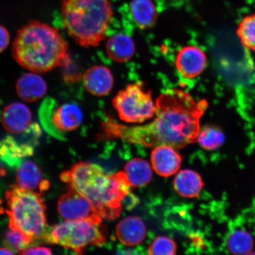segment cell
I'll return each mask as SVG.
<instances>
[{
    "mask_svg": "<svg viewBox=\"0 0 255 255\" xmlns=\"http://www.w3.org/2000/svg\"><path fill=\"white\" fill-rule=\"evenodd\" d=\"M106 227L101 223L82 219L54 225L48 230L45 241L82 255L89 246H103L107 242Z\"/></svg>",
    "mask_w": 255,
    "mask_h": 255,
    "instance_id": "8992f818",
    "label": "cell"
},
{
    "mask_svg": "<svg viewBox=\"0 0 255 255\" xmlns=\"http://www.w3.org/2000/svg\"><path fill=\"white\" fill-rule=\"evenodd\" d=\"M177 245L171 239L159 237L155 239L148 249V254L151 255H174L176 254Z\"/></svg>",
    "mask_w": 255,
    "mask_h": 255,
    "instance_id": "484cf974",
    "label": "cell"
},
{
    "mask_svg": "<svg viewBox=\"0 0 255 255\" xmlns=\"http://www.w3.org/2000/svg\"><path fill=\"white\" fill-rule=\"evenodd\" d=\"M242 44L255 51V14L247 16L239 24L237 31Z\"/></svg>",
    "mask_w": 255,
    "mask_h": 255,
    "instance_id": "cb8c5ba5",
    "label": "cell"
},
{
    "mask_svg": "<svg viewBox=\"0 0 255 255\" xmlns=\"http://www.w3.org/2000/svg\"><path fill=\"white\" fill-rule=\"evenodd\" d=\"M151 162L156 173L162 177H168L179 170L182 158L171 146L160 145L153 149Z\"/></svg>",
    "mask_w": 255,
    "mask_h": 255,
    "instance_id": "7c38bea8",
    "label": "cell"
},
{
    "mask_svg": "<svg viewBox=\"0 0 255 255\" xmlns=\"http://www.w3.org/2000/svg\"><path fill=\"white\" fill-rule=\"evenodd\" d=\"M6 175V171L5 168L0 164V178L5 176Z\"/></svg>",
    "mask_w": 255,
    "mask_h": 255,
    "instance_id": "f546056e",
    "label": "cell"
},
{
    "mask_svg": "<svg viewBox=\"0 0 255 255\" xmlns=\"http://www.w3.org/2000/svg\"><path fill=\"white\" fill-rule=\"evenodd\" d=\"M83 84L89 93L97 97H104L109 94L113 89V75L107 67L93 66L86 71Z\"/></svg>",
    "mask_w": 255,
    "mask_h": 255,
    "instance_id": "4fadbf2b",
    "label": "cell"
},
{
    "mask_svg": "<svg viewBox=\"0 0 255 255\" xmlns=\"http://www.w3.org/2000/svg\"><path fill=\"white\" fill-rule=\"evenodd\" d=\"M16 179L19 186L43 194L49 189V181L44 178L42 171L34 162L26 160L18 165Z\"/></svg>",
    "mask_w": 255,
    "mask_h": 255,
    "instance_id": "5bb4252c",
    "label": "cell"
},
{
    "mask_svg": "<svg viewBox=\"0 0 255 255\" xmlns=\"http://www.w3.org/2000/svg\"><path fill=\"white\" fill-rule=\"evenodd\" d=\"M5 197L9 229L20 231L34 241L45 240L49 229L42 194L13 185L6 191Z\"/></svg>",
    "mask_w": 255,
    "mask_h": 255,
    "instance_id": "5b68a950",
    "label": "cell"
},
{
    "mask_svg": "<svg viewBox=\"0 0 255 255\" xmlns=\"http://www.w3.org/2000/svg\"><path fill=\"white\" fill-rule=\"evenodd\" d=\"M84 116L77 105L65 104L56 108L52 116L54 127L62 132L74 130L81 126Z\"/></svg>",
    "mask_w": 255,
    "mask_h": 255,
    "instance_id": "e0dca14e",
    "label": "cell"
},
{
    "mask_svg": "<svg viewBox=\"0 0 255 255\" xmlns=\"http://www.w3.org/2000/svg\"><path fill=\"white\" fill-rule=\"evenodd\" d=\"M16 90L22 100L28 103H33L41 100L47 93V83L39 73H25L18 79L16 84Z\"/></svg>",
    "mask_w": 255,
    "mask_h": 255,
    "instance_id": "9a60e30c",
    "label": "cell"
},
{
    "mask_svg": "<svg viewBox=\"0 0 255 255\" xmlns=\"http://www.w3.org/2000/svg\"><path fill=\"white\" fill-rule=\"evenodd\" d=\"M225 136L221 128L215 126H206L200 129L197 141L206 150L218 149L225 142Z\"/></svg>",
    "mask_w": 255,
    "mask_h": 255,
    "instance_id": "603a6c76",
    "label": "cell"
},
{
    "mask_svg": "<svg viewBox=\"0 0 255 255\" xmlns=\"http://www.w3.org/2000/svg\"><path fill=\"white\" fill-rule=\"evenodd\" d=\"M63 182L77 191L94 206L102 218L115 220L122 212V202L130 185L125 173L107 175L97 164L80 162L60 175Z\"/></svg>",
    "mask_w": 255,
    "mask_h": 255,
    "instance_id": "7a4b0ae2",
    "label": "cell"
},
{
    "mask_svg": "<svg viewBox=\"0 0 255 255\" xmlns=\"http://www.w3.org/2000/svg\"><path fill=\"white\" fill-rule=\"evenodd\" d=\"M33 242V239L20 231L9 229L5 235V244L18 254L26 250Z\"/></svg>",
    "mask_w": 255,
    "mask_h": 255,
    "instance_id": "d4e9b609",
    "label": "cell"
},
{
    "mask_svg": "<svg viewBox=\"0 0 255 255\" xmlns=\"http://www.w3.org/2000/svg\"><path fill=\"white\" fill-rule=\"evenodd\" d=\"M120 119L126 123L141 124L155 116L157 108L152 92L138 83L128 85L113 101Z\"/></svg>",
    "mask_w": 255,
    "mask_h": 255,
    "instance_id": "52a82bcc",
    "label": "cell"
},
{
    "mask_svg": "<svg viewBox=\"0 0 255 255\" xmlns=\"http://www.w3.org/2000/svg\"><path fill=\"white\" fill-rule=\"evenodd\" d=\"M207 64L205 52L200 48L193 46L184 47L178 52L175 66L183 78L194 79L202 73Z\"/></svg>",
    "mask_w": 255,
    "mask_h": 255,
    "instance_id": "30bf717a",
    "label": "cell"
},
{
    "mask_svg": "<svg viewBox=\"0 0 255 255\" xmlns=\"http://www.w3.org/2000/svg\"><path fill=\"white\" fill-rule=\"evenodd\" d=\"M69 46L58 29L31 20L18 30L12 44L15 61L37 73H46L69 60Z\"/></svg>",
    "mask_w": 255,
    "mask_h": 255,
    "instance_id": "3957f363",
    "label": "cell"
},
{
    "mask_svg": "<svg viewBox=\"0 0 255 255\" xmlns=\"http://www.w3.org/2000/svg\"><path fill=\"white\" fill-rule=\"evenodd\" d=\"M130 11L133 21L140 29H149L157 21V9L151 0H132Z\"/></svg>",
    "mask_w": 255,
    "mask_h": 255,
    "instance_id": "ffe728a7",
    "label": "cell"
},
{
    "mask_svg": "<svg viewBox=\"0 0 255 255\" xmlns=\"http://www.w3.org/2000/svg\"><path fill=\"white\" fill-rule=\"evenodd\" d=\"M146 229L141 219L135 216L121 220L116 228V234L121 243L128 247L141 244L146 237Z\"/></svg>",
    "mask_w": 255,
    "mask_h": 255,
    "instance_id": "2e32d148",
    "label": "cell"
},
{
    "mask_svg": "<svg viewBox=\"0 0 255 255\" xmlns=\"http://www.w3.org/2000/svg\"><path fill=\"white\" fill-rule=\"evenodd\" d=\"M173 186L176 192L186 198L198 197L204 183L197 172L191 170H181L175 176Z\"/></svg>",
    "mask_w": 255,
    "mask_h": 255,
    "instance_id": "d6986e66",
    "label": "cell"
},
{
    "mask_svg": "<svg viewBox=\"0 0 255 255\" xmlns=\"http://www.w3.org/2000/svg\"><path fill=\"white\" fill-rule=\"evenodd\" d=\"M130 186L142 187L150 182L152 171L150 165L142 158H135L128 162L124 169Z\"/></svg>",
    "mask_w": 255,
    "mask_h": 255,
    "instance_id": "44dd1931",
    "label": "cell"
},
{
    "mask_svg": "<svg viewBox=\"0 0 255 255\" xmlns=\"http://www.w3.org/2000/svg\"><path fill=\"white\" fill-rule=\"evenodd\" d=\"M1 122L5 129L12 134H20L31 125L32 114L27 105L14 103L3 110Z\"/></svg>",
    "mask_w": 255,
    "mask_h": 255,
    "instance_id": "8fae6325",
    "label": "cell"
},
{
    "mask_svg": "<svg viewBox=\"0 0 255 255\" xmlns=\"http://www.w3.org/2000/svg\"><path fill=\"white\" fill-rule=\"evenodd\" d=\"M108 0H63L62 15L67 31L82 47H97L107 37L113 17Z\"/></svg>",
    "mask_w": 255,
    "mask_h": 255,
    "instance_id": "277c9868",
    "label": "cell"
},
{
    "mask_svg": "<svg viewBox=\"0 0 255 255\" xmlns=\"http://www.w3.org/2000/svg\"><path fill=\"white\" fill-rule=\"evenodd\" d=\"M10 40L9 32L6 28L0 25V53L7 48Z\"/></svg>",
    "mask_w": 255,
    "mask_h": 255,
    "instance_id": "4316f807",
    "label": "cell"
},
{
    "mask_svg": "<svg viewBox=\"0 0 255 255\" xmlns=\"http://www.w3.org/2000/svg\"><path fill=\"white\" fill-rule=\"evenodd\" d=\"M254 246V239L250 233L241 229L232 232L227 239V248L232 254H251Z\"/></svg>",
    "mask_w": 255,
    "mask_h": 255,
    "instance_id": "7402d4cb",
    "label": "cell"
},
{
    "mask_svg": "<svg viewBox=\"0 0 255 255\" xmlns=\"http://www.w3.org/2000/svg\"><path fill=\"white\" fill-rule=\"evenodd\" d=\"M106 50L108 55L114 61L125 63L134 55L135 46L131 38L127 34L117 33L107 40Z\"/></svg>",
    "mask_w": 255,
    "mask_h": 255,
    "instance_id": "ac0fdd59",
    "label": "cell"
},
{
    "mask_svg": "<svg viewBox=\"0 0 255 255\" xmlns=\"http://www.w3.org/2000/svg\"><path fill=\"white\" fill-rule=\"evenodd\" d=\"M20 139L8 136L0 142V158L9 165H18L21 159L33 154L41 130L37 124L31 125Z\"/></svg>",
    "mask_w": 255,
    "mask_h": 255,
    "instance_id": "ba28073f",
    "label": "cell"
},
{
    "mask_svg": "<svg viewBox=\"0 0 255 255\" xmlns=\"http://www.w3.org/2000/svg\"><path fill=\"white\" fill-rule=\"evenodd\" d=\"M155 104L156 117L145 125L127 126L108 118L102 123L105 136L150 148L182 149L197 141L206 101H196L187 92L173 88L159 95Z\"/></svg>",
    "mask_w": 255,
    "mask_h": 255,
    "instance_id": "6da1fadb",
    "label": "cell"
},
{
    "mask_svg": "<svg viewBox=\"0 0 255 255\" xmlns=\"http://www.w3.org/2000/svg\"><path fill=\"white\" fill-rule=\"evenodd\" d=\"M57 210L66 221L87 219L98 223L103 222V218L92 203L71 187L60 197Z\"/></svg>",
    "mask_w": 255,
    "mask_h": 255,
    "instance_id": "9c48e42d",
    "label": "cell"
},
{
    "mask_svg": "<svg viewBox=\"0 0 255 255\" xmlns=\"http://www.w3.org/2000/svg\"><path fill=\"white\" fill-rule=\"evenodd\" d=\"M14 252L8 248H0V255H14Z\"/></svg>",
    "mask_w": 255,
    "mask_h": 255,
    "instance_id": "f1b7e54d",
    "label": "cell"
},
{
    "mask_svg": "<svg viewBox=\"0 0 255 255\" xmlns=\"http://www.w3.org/2000/svg\"><path fill=\"white\" fill-rule=\"evenodd\" d=\"M51 249L46 247H33L27 248L21 255H52Z\"/></svg>",
    "mask_w": 255,
    "mask_h": 255,
    "instance_id": "83f0119b",
    "label": "cell"
}]
</instances>
